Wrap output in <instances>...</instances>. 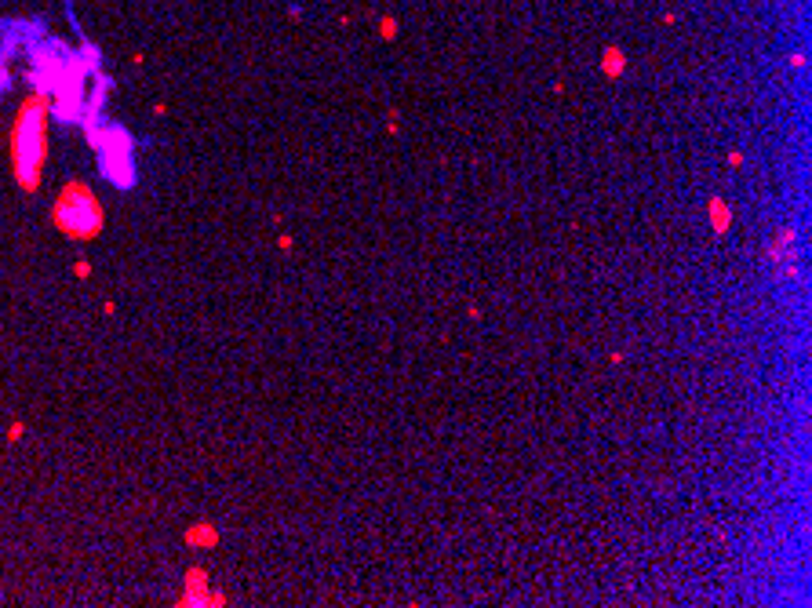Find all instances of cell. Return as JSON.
I'll list each match as a JSON object with an SVG mask.
<instances>
[{"label":"cell","instance_id":"8992f818","mask_svg":"<svg viewBox=\"0 0 812 608\" xmlns=\"http://www.w3.org/2000/svg\"><path fill=\"white\" fill-rule=\"evenodd\" d=\"M707 215H710V226L714 233H728V222H732V208L721 197H710L707 201Z\"/></svg>","mask_w":812,"mask_h":608},{"label":"cell","instance_id":"52a82bcc","mask_svg":"<svg viewBox=\"0 0 812 608\" xmlns=\"http://www.w3.org/2000/svg\"><path fill=\"white\" fill-rule=\"evenodd\" d=\"M601 70H604V77H623V70H627V55H623V47H604V55H601Z\"/></svg>","mask_w":812,"mask_h":608},{"label":"cell","instance_id":"3957f363","mask_svg":"<svg viewBox=\"0 0 812 608\" xmlns=\"http://www.w3.org/2000/svg\"><path fill=\"white\" fill-rule=\"evenodd\" d=\"M88 146L99 153V168L109 182L117 189H128L135 186V146H132V135L124 127H99V124H88Z\"/></svg>","mask_w":812,"mask_h":608},{"label":"cell","instance_id":"277c9868","mask_svg":"<svg viewBox=\"0 0 812 608\" xmlns=\"http://www.w3.org/2000/svg\"><path fill=\"white\" fill-rule=\"evenodd\" d=\"M179 605H226V594L222 590H212L208 586V575L201 568H189L186 572V586L179 594Z\"/></svg>","mask_w":812,"mask_h":608},{"label":"cell","instance_id":"30bf717a","mask_svg":"<svg viewBox=\"0 0 812 608\" xmlns=\"http://www.w3.org/2000/svg\"><path fill=\"white\" fill-rule=\"evenodd\" d=\"M19 437H22V423H11V426H8V441L15 444V441H19Z\"/></svg>","mask_w":812,"mask_h":608},{"label":"cell","instance_id":"9c48e42d","mask_svg":"<svg viewBox=\"0 0 812 608\" xmlns=\"http://www.w3.org/2000/svg\"><path fill=\"white\" fill-rule=\"evenodd\" d=\"M379 33H383L387 40H393V37H397V22H393V19H383V22H379Z\"/></svg>","mask_w":812,"mask_h":608},{"label":"cell","instance_id":"8fae6325","mask_svg":"<svg viewBox=\"0 0 812 608\" xmlns=\"http://www.w3.org/2000/svg\"><path fill=\"white\" fill-rule=\"evenodd\" d=\"M73 274H77V277H91V263H77Z\"/></svg>","mask_w":812,"mask_h":608},{"label":"cell","instance_id":"5b68a950","mask_svg":"<svg viewBox=\"0 0 812 608\" xmlns=\"http://www.w3.org/2000/svg\"><path fill=\"white\" fill-rule=\"evenodd\" d=\"M186 543H189V547H197V550H212L219 543V528L208 524V521H201L194 528H186Z\"/></svg>","mask_w":812,"mask_h":608},{"label":"cell","instance_id":"7a4b0ae2","mask_svg":"<svg viewBox=\"0 0 812 608\" xmlns=\"http://www.w3.org/2000/svg\"><path fill=\"white\" fill-rule=\"evenodd\" d=\"M52 222L70 241H95L106 230V208L91 194V186H84L81 179H70L52 201Z\"/></svg>","mask_w":812,"mask_h":608},{"label":"cell","instance_id":"6da1fadb","mask_svg":"<svg viewBox=\"0 0 812 608\" xmlns=\"http://www.w3.org/2000/svg\"><path fill=\"white\" fill-rule=\"evenodd\" d=\"M47 120H52V102L44 91H29L22 106L15 109L11 132H8V164L15 182L22 186V194H37L44 182V164H47Z\"/></svg>","mask_w":812,"mask_h":608},{"label":"cell","instance_id":"ba28073f","mask_svg":"<svg viewBox=\"0 0 812 608\" xmlns=\"http://www.w3.org/2000/svg\"><path fill=\"white\" fill-rule=\"evenodd\" d=\"M794 244V226H783L776 233V241L769 244V259L772 263H779V259H787V248Z\"/></svg>","mask_w":812,"mask_h":608}]
</instances>
